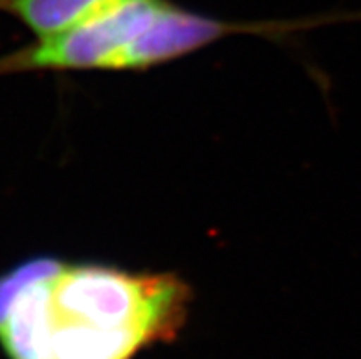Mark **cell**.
<instances>
[{
    "label": "cell",
    "instance_id": "6da1fadb",
    "mask_svg": "<svg viewBox=\"0 0 361 359\" xmlns=\"http://www.w3.org/2000/svg\"><path fill=\"white\" fill-rule=\"evenodd\" d=\"M189 299L174 273L39 257L0 275V343L11 359H130L174 337Z\"/></svg>",
    "mask_w": 361,
    "mask_h": 359
},
{
    "label": "cell",
    "instance_id": "7a4b0ae2",
    "mask_svg": "<svg viewBox=\"0 0 361 359\" xmlns=\"http://www.w3.org/2000/svg\"><path fill=\"white\" fill-rule=\"evenodd\" d=\"M167 2L169 0H130L82 26L37 39L35 44L0 57V75L118 70L123 51L154 23Z\"/></svg>",
    "mask_w": 361,
    "mask_h": 359
},
{
    "label": "cell",
    "instance_id": "3957f363",
    "mask_svg": "<svg viewBox=\"0 0 361 359\" xmlns=\"http://www.w3.org/2000/svg\"><path fill=\"white\" fill-rule=\"evenodd\" d=\"M281 24L228 23L222 18L183 9L169 0L154 23L123 51L118 70H149L213 44L226 35L238 32L262 35L271 32L277 35L281 33L277 32Z\"/></svg>",
    "mask_w": 361,
    "mask_h": 359
},
{
    "label": "cell",
    "instance_id": "277c9868",
    "mask_svg": "<svg viewBox=\"0 0 361 359\" xmlns=\"http://www.w3.org/2000/svg\"><path fill=\"white\" fill-rule=\"evenodd\" d=\"M130 0H0V13L11 15L37 35H57L121 8Z\"/></svg>",
    "mask_w": 361,
    "mask_h": 359
}]
</instances>
